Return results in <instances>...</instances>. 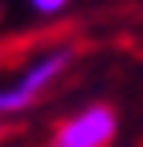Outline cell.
I'll list each match as a JSON object with an SVG mask.
<instances>
[{"label":"cell","instance_id":"6da1fadb","mask_svg":"<svg viewBox=\"0 0 143 147\" xmlns=\"http://www.w3.org/2000/svg\"><path fill=\"white\" fill-rule=\"evenodd\" d=\"M111 135H115V115L106 106H90L53 135V147H106Z\"/></svg>","mask_w":143,"mask_h":147},{"label":"cell","instance_id":"7a4b0ae2","mask_svg":"<svg viewBox=\"0 0 143 147\" xmlns=\"http://www.w3.org/2000/svg\"><path fill=\"white\" fill-rule=\"evenodd\" d=\"M65 61H69V53H65V49H61V53H49V57H41V61L21 78V82L12 86V90H0V115H8V110H25L33 98L41 94V86L53 82V78L65 69Z\"/></svg>","mask_w":143,"mask_h":147},{"label":"cell","instance_id":"3957f363","mask_svg":"<svg viewBox=\"0 0 143 147\" xmlns=\"http://www.w3.org/2000/svg\"><path fill=\"white\" fill-rule=\"evenodd\" d=\"M33 8L37 12H57V8H65V0H33Z\"/></svg>","mask_w":143,"mask_h":147},{"label":"cell","instance_id":"277c9868","mask_svg":"<svg viewBox=\"0 0 143 147\" xmlns=\"http://www.w3.org/2000/svg\"><path fill=\"white\" fill-rule=\"evenodd\" d=\"M0 135H4V131H0Z\"/></svg>","mask_w":143,"mask_h":147}]
</instances>
